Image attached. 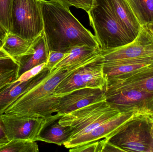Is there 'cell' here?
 Wrapping results in <instances>:
<instances>
[{
    "instance_id": "obj_6",
    "label": "cell",
    "mask_w": 153,
    "mask_h": 152,
    "mask_svg": "<svg viewBox=\"0 0 153 152\" xmlns=\"http://www.w3.org/2000/svg\"><path fill=\"white\" fill-rule=\"evenodd\" d=\"M153 115V114H152ZM131 120L108 141L124 152H153V138L150 116Z\"/></svg>"
},
{
    "instance_id": "obj_27",
    "label": "cell",
    "mask_w": 153,
    "mask_h": 152,
    "mask_svg": "<svg viewBox=\"0 0 153 152\" xmlns=\"http://www.w3.org/2000/svg\"><path fill=\"white\" fill-rule=\"evenodd\" d=\"M67 54V53H65L57 51H49L46 68L50 72L53 71L55 69L56 66L66 56Z\"/></svg>"
},
{
    "instance_id": "obj_13",
    "label": "cell",
    "mask_w": 153,
    "mask_h": 152,
    "mask_svg": "<svg viewBox=\"0 0 153 152\" xmlns=\"http://www.w3.org/2000/svg\"><path fill=\"white\" fill-rule=\"evenodd\" d=\"M60 97L54 115L56 120L75 110L106 100L105 92L96 88H80Z\"/></svg>"
},
{
    "instance_id": "obj_20",
    "label": "cell",
    "mask_w": 153,
    "mask_h": 152,
    "mask_svg": "<svg viewBox=\"0 0 153 152\" xmlns=\"http://www.w3.org/2000/svg\"><path fill=\"white\" fill-rule=\"evenodd\" d=\"M101 52V50L99 47L95 48L86 45L76 46L71 49L55 69L71 66L87 59Z\"/></svg>"
},
{
    "instance_id": "obj_30",
    "label": "cell",
    "mask_w": 153,
    "mask_h": 152,
    "mask_svg": "<svg viewBox=\"0 0 153 152\" xmlns=\"http://www.w3.org/2000/svg\"><path fill=\"white\" fill-rule=\"evenodd\" d=\"M102 152H124L122 149L119 148L116 145H114L113 144L109 142L108 140H107L104 145V147Z\"/></svg>"
},
{
    "instance_id": "obj_24",
    "label": "cell",
    "mask_w": 153,
    "mask_h": 152,
    "mask_svg": "<svg viewBox=\"0 0 153 152\" xmlns=\"http://www.w3.org/2000/svg\"><path fill=\"white\" fill-rule=\"evenodd\" d=\"M13 0H0V27L6 34L10 33Z\"/></svg>"
},
{
    "instance_id": "obj_1",
    "label": "cell",
    "mask_w": 153,
    "mask_h": 152,
    "mask_svg": "<svg viewBox=\"0 0 153 152\" xmlns=\"http://www.w3.org/2000/svg\"><path fill=\"white\" fill-rule=\"evenodd\" d=\"M44 32L49 51L66 53L76 46L100 48L91 31L73 15L70 8L55 0H41Z\"/></svg>"
},
{
    "instance_id": "obj_5",
    "label": "cell",
    "mask_w": 153,
    "mask_h": 152,
    "mask_svg": "<svg viewBox=\"0 0 153 152\" xmlns=\"http://www.w3.org/2000/svg\"><path fill=\"white\" fill-rule=\"evenodd\" d=\"M43 31L41 0H13L10 33L33 41Z\"/></svg>"
},
{
    "instance_id": "obj_2",
    "label": "cell",
    "mask_w": 153,
    "mask_h": 152,
    "mask_svg": "<svg viewBox=\"0 0 153 152\" xmlns=\"http://www.w3.org/2000/svg\"><path fill=\"white\" fill-rule=\"evenodd\" d=\"M101 53L71 66L58 68L49 72L39 83L22 95L5 111V113L35 116L55 121L54 113L60 99L54 94L59 84L82 67L98 60Z\"/></svg>"
},
{
    "instance_id": "obj_4",
    "label": "cell",
    "mask_w": 153,
    "mask_h": 152,
    "mask_svg": "<svg viewBox=\"0 0 153 152\" xmlns=\"http://www.w3.org/2000/svg\"><path fill=\"white\" fill-rule=\"evenodd\" d=\"M120 112L105 100L67 113L62 116L58 122L71 128V135L68 140L70 141L88 134Z\"/></svg>"
},
{
    "instance_id": "obj_17",
    "label": "cell",
    "mask_w": 153,
    "mask_h": 152,
    "mask_svg": "<svg viewBox=\"0 0 153 152\" xmlns=\"http://www.w3.org/2000/svg\"><path fill=\"white\" fill-rule=\"evenodd\" d=\"M108 82L135 87L153 94V64L143 68L126 77L109 79Z\"/></svg>"
},
{
    "instance_id": "obj_23",
    "label": "cell",
    "mask_w": 153,
    "mask_h": 152,
    "mask_svg": "<svg viewBox=\"0 0 153 152\" xmlns=\"http://www.w3.org/2000/svg\"><path fill=\"white\" fill-rule=\"evenodd\" d=\"M18 61L4 49L0 40V79L14 73H18Z\"/></svg>"
},
{
    "instance_id": "obj_21",
    "label": "cell",
    "mask_w": 153,
    "mask_h": 152,
    "mask_svg": "<svg viewBox=\"0 0 153 152\" xmlns=\"http://www.w3.org/2000/svg\"><path fill=\"white\" fill-rule=\"evenodd\" d=\"M141 26L153 21V0H128Z\"/></svg>"
},
{
    "instance_id": "obj_34",
    "label": "cell",
    "mask_w": 153,
    "mask_h": 152,
    "mask_svg": "<svg viewBox=\"0 0 153 152\" xmlns=\"http://www.w3.org/2000/svg\"><path fill=\"white\" fill-rule=\"evenodd\" d=\"M152 37L153 39V37L152 36Z\"/></svg>"
},
{
    "instance_id": "obj_3",
    "label": "cell",
    "mask_w": 153,
    "mask_h": 152,
    "mask_svg": "<svg viewBox=\"0 0 153 152\" xmlns=\"http://www.w3.org/2000/svg\"><path fill=\"white\" fill-rule=\"evenodd\" d=\"M87 13L102 51L115 49L132 42L119 23L107 0H94Z\"/></svg>"
},
{
    "instance_id": "obj_9",
    "label": "cell",
    "mask_w": 153,
    "mask_h": 152,
    "mask_svg": "<svg viewBox=\"0 0 153 152\" xmlns=\"http://www.w3.org/2000/svg\"><path fill=\"white\" fill-rule=\"evenodd\" d=\"M1 116L10 141H38L42 130L52 123L45 118L37 116L5 113L2 114Z\"/></svg>"
},
{
    "instance_id": "obj_10",
    "label": "cell",
    "mask_w": 153,
    "mask_h": 152,
    "mask_svg": "<svg viewBox=\"0 0 153 152\" xmlns=\"http://www.w3.org/2000/svg\"><path fill=\"white\" fill-rule=\"evenodd\" d=\"M46 63L40 64L24 73L0 90V114L22 95L42 81L50 72Z\"/></svg>"
},
{
    "instance_id": "obj_25",
    "label": "cell",
    "mask_w": 153,
    "mask_h": 152,
    "mask_svg": "<svg viewBox=\"0 0 153 152\" xmlns=\"http://www.w3.org/2000/svg\"><path fill=\"white\" fill-rule=\"evenodd\" d=\"M107 141L106 138L70 149L71 152H101Z\"/></svg>"
},
{
    "instance_id": "obj_26",
    "label": "cell",
    "mask_w": 153,
    "mask_h": 152,
    "mask_svg": "<svg viewBox=\"0 0 153 152\" xmlns=\"http://www.w3.org/2000/svg\"><path fill=\"white\" fill-rule=\"evenodd\" d=\"M62 4L70 8L71 6H74L78 9L88 12L91 8L94 0H55Z\"/></svg>"
},
{
    "instance_id": "obj_19",
    "label": "cell",
    "mask_w": 153,
    "mask_h": 152,
    "mask_svg": "<svg viewBox=\"0 0 153 152\" xmlns=\"http://www.w3.org/2000/svg\"><path fill=\"white\" fill-rule=\"evenodd\" d=\"M33 41L23 39L12 33L6 34L2 45L4 50L17 60L18 59L31 53L34 51Z\"/></svg>"
},
{
    "instance_id": "obj_29",
    "label": "cell",
    "mask_w": 153,
    "mask_h": 152,
    "mask_svg": "<svg viewBox=\"0 0 153 152\" xmlns=\"http://www.w3.org/2000/svg\"><path fill=\"white\" fill-rule=\"evenodd\" d=\"M18 73H14L10 76L0 79V90L5 87L8 84L17 79Z\"/></svg>"
},
{
    "instance_id": "obj_14",
    "label": "cell",
    "mask_w": 153,
    "mask_h": 152,
    "mask_svg": "<svg viewBox=\"0 0 153 152\" xmlns=\"http://www.w3.org/2000/svg\"><path fill=\"white\" fill-rule=\"evenodd\" d=\"M152 64L153 56L103 62V72L108 80L126 77L143 68Z\"/></svg>"
},
{
    "instance_id": "obj_16",
    "label": "cell",
    "mask_w": 153,
    "mask_h": 152,
    "mask_svg": "<svg viewBox=\"0 0 153 152\" xmlns=\"http://www.w3.org/2000/svg\"><path fill=\"white\" fill-rule=\"evenodd\" d=\"M34 51L17 60L19 64L17 78L30 70L43 63H46L49 50L44 31L33 42Z\"/></svg>"
},
{
    "instance_id": "obj_22",
    "label": "cell",
    "mask_w": 153,
    "mask_h": 152,
    "mask_svg": "<svg viewBox=\"0 0 153 152\" xmlns=\"http://www.w3.org/2000/svg\"><path fill=\"white\" fill-rule=\"evenodd\" d=\"M38 145L35 141L12 140L0 147V152H38Z\"/></svg>"
},
{
    "instance_id": "obj_15",
    "label": "cell",
    "mask_w": 153,
    "mask_h": 152,
    "mask_svg": "<svg viewBox=\"0 0 153 152\" xmlns=\"http://www.w3.org/2000/svg\"><path fill=\"white\" fill-rule=\"evenodd\" d=\"M115 17L132 41L138 36L142 26L128 0H107Z\"/></svg>"
},
{
    "instance_id": "obj_31",
    "label": "cell",
    "mask_w": 153,
    "mask_h": 152,
    "mask_svg": "<svg viewBox=\"0 0 153 152\" xmlns=\"http://www.w3.org/2000/svg\"><path fill=\"white\" fill-rule=\"evenodd\" d=\"M150 32L151 35L153 37V21L145 26Z\"/></svg>"
},
{
    "instance_id": "obj_33",
    "label": "cell",
    "mask_w": 153,
    "mask_h": 152,
    "mask_svg": "<svg viewBox=\"0 0 153 152\" xmlns=\"http://www.w3.org/2000/svg\"><path fill=\"white\" fill-rule=\"evenodd\" d=\"M150 121L151 124V130L153 138V114L150 116Z\"/></svg>"
},
{
    "instance_id": "obj_32",
    "label": "cell",
    "mask_w": 153,
    "mask_h": 152,
    "mask_svg": "<svg viewBox=\"0 0 153 152\" xmlns=\"http://www.w3.org/2000/svg\"><path fill=\"white\" fill-rule=\"evenodd\" d=\"M6 33L5 31L0 27V40L2 41L6 36Z\"/></svg>"
},
{
    "instance_id": "obj_12",
    "label": "cell",
    "mask_w": 153,
    "mask_h": 152,
    "mask_svg": "<svg viewBox=\"0 0 153 152\" xmlns=\"http://www.w3.org/2000/svg\"><path fill=\"white\" fill-rule=\"evenodd\" d=\"M102 61L130 59L153 56V39L145 26H142L136 38L131 43L115 49L102 51Z\"/></svg>"
},
{
    "instance_id": "obj_11",
    "label": "cell",
    "mask_w": 153,
    "mask_h": 152,
    "mask_svg": "<svg viewBox=\"0 0 153 152\" xmlns=\"http://www.w3.org/2000/svg\"><path fill=\"white\" fill-rule=\"evenodd\" d=\"M147 115L151 114L138 111L121 112L115 117L104 122L88 134L65 142L63 145L67 149H71L104 138L108 140L131 120Z\"/></svg>"
},
{
    "instance_id": "obj_28",
    "label": "cell",
    "mask_w": 153,
    "mask_h": 152,
    "mask_svg": "<svg viewBox=\"0 0 153 152\" xmlns=\"http://www.w3.org/2000/svg\"><path fill=\"white\" fill-rule=\"evenodd\" d=\"M10 141L3 121L1 114H0V147L6 144Z\"/></svg>"
},
{
    "instance_id": "obj_7",
    "label": "cell",
    "mask_w": 153,
    "mask_h": 152,
    "mask_svg": "<svg viewBox=\"0 0 153 152\" xmlns=\"http://www.w3.org/2000/svg\"><path fill=\"white\" fill-rule=\"evenodd\" d=\"M105 99L120 112L138 111L153 114V94L108 82Z\"/></svg>"
},
{
    "instance_id": "obj_18",
    "label": "cell",
    "mask_w": 153,
    "mask_h": 152,
    "mask_svg": "<svg viewBox=\"0 0 153 152\" xmlns=\"http://www.w3.org/2000/svg\"><path fill=\"white\" fill-rule=\"evenodd\" d=\"M59 119L48 125L44 129L38 137V141L63 145L71 137L72 129L59 124Z\"/></svg>"
},
{
    "instance_id": "obj_8",
    "label": "cell",
    "mask_w": 153,
    "mask_h": 152,
    "mask_svg": "<svg viewBox=\"0 0 153 152\" xmlns=\"http://www.w3.org/2000/svg\"><path fill=\"white\" fill-rule=\"evenodd\" d=\"M108 79L103 70L102 58L80 68L59 84L54 94L61 96L76 89L96 88L105 92Z\"/></svg>"
}]
</instances>
